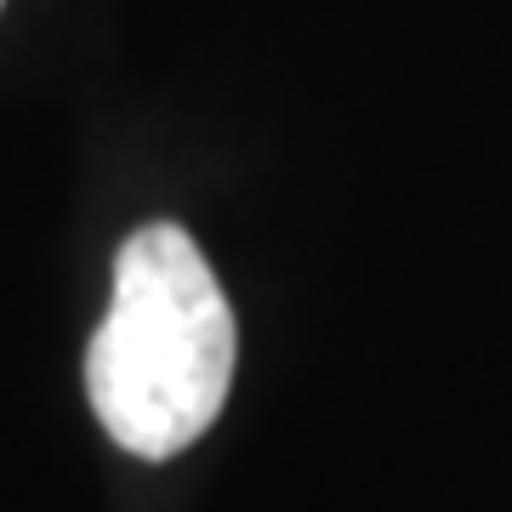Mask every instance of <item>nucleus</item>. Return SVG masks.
<instances>
[{"label":"nucleus","mask_w":512,"mask_h":512,"mask_svg":"<svg viewBox=\"0 0 512 512\" xmlns=\"http://www.w3.org/2000/svg\"><path fill=\"white\" fill-rule=\"evenodd\" d=\"M234 387V313L205 251L148 222L114 256V296L86 348V393L120 450L165 461L222 416Z\"/></svg>","instance_id":"obj_1"}]
</instances>
